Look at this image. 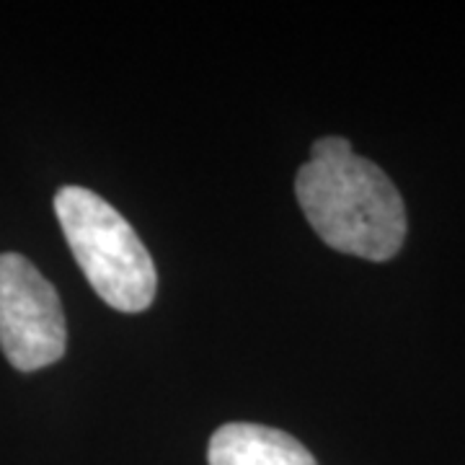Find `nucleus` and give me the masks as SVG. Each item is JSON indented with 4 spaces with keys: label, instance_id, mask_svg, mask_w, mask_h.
Masks as SVG:
<instances>
[{
    "label": "nucleus",
    "instance_id": "f257e3e1",
    "mask_svg": "<svg viewBox=\"0 0 465 465\" xmlns=\"http://www.w3.org/2000/svg\"><path fill=\"white\" fill-rule=\"evenodd\" d=\"M302 213L331 249L388 262L406 238V207L388 173L354 155L344 137H321L295 176Z\"/></svg>",
    "mask_w": 465,
    "mask_h": 465
},
{
    "label": "nucleus",
    "instance_id": "20e7f679",
    "mask_svg": "<svg viewBox=\"0 0 465 465\" xmlns=\"http://www.w3.org/2000/svg\"><path fill=\"white\" fill-rule=\"evenodd\" d=\"M207 460L210 465H318L295 437L249 421L220 427L210 440Z\"/></svg>",
    "mask_w": 465,
    "mask_h": 465
},
{
    "label": "nucleus",
    "instance_id": "7ed1b4c3",
    "mask_svg": "<svg viewBox=\"0 0 465 465\" xmlns=\"http://www.w3.org/2000/svg\"><path fill=\"white\" fill-rule=\"evenodd\" d=\"M67 347L57 290L21 253H0V349L21 372L54 365Z\"/></svg>",
    "mask_w": 465,
    "mask_h": 465
},
{
    "label": "nucleus",
    "instance_id": "f03ea898",
    "mask_svg": "<svg viewBox=\"0 0 465 465\" xmlns=\"http://www.w3.org/2000/svg\"><path fill=\"white\" fill-rule=\"evenodd\" d=\"M54 213L67 246L99 298L122 313L145 311L155 298L158 274L133 225L84 186H63L54 194Z\"/></svg>",
    "mask_w": 465,
    "mask_h": 465
}]
</instances>
